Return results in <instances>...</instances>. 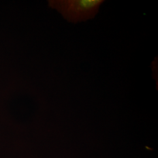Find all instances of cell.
<instances>
[{"mask_svg":"<svg viewBox=\"0 0 158 158\" xmlns=\"http://www.w3.org/2000/svg\"><path fill=\"white\" fill-rule=\"evenodd\" d=\"M104 2L103 0H49L48 6L69 22L76 23L94 18Z\"/></svg>","mask_w":158,"mask_h":158,"instance_id":"obj_1","label":"cell"}]
</instances>
